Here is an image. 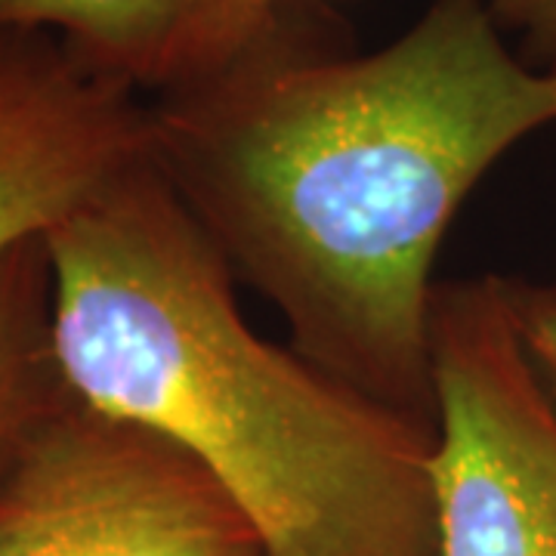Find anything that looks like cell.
Masks as SVG:
<instances>
[{"instance_id":"cell-1","label":"cell","mask_w":556,"mask_h":556,"mask_svg":"<svg viewBox=\"0 0 556 556\" xmlns=\"http://www.w3.org/2000/svg\"><path fill=\"white\" fill-rule=\"evenodd\" d=\"M149 115L167 186L291 346L437 424L439 244L479 179L556 124V68L519 60L492 0H430L378 50L288 0Z\"/></svg>"},{"instance_id":"cell-2","label":"cell","mask_w":556,"mask_h":556,"mask_svg":"<svg viewBox=\"0 0 556 556\" xmlns=\"http://www.w3.org/2000/svg\"><path fill=\"white\" fill-rule=\"evenodd\" d=\"M47 257L68 393L195 457L263 556H439L437 424L260 338L155 152L60 223Z\"/></svg>"},{"instance_id":"cell-3","label":"cell","mask_w":556,"mask_h":556,"mask_svg":"<svg viewBox=\"0 0 556 556\" xmlns=\"http://www.w3.org/2000/svg\"><path fill=\"white\" fill-rule=\"evenodd\" d=\"M439 556H556V412L504 278L433 298Z\"/></svg>"},{"instance_id":"cell-4","label":"cell","mask_w":556,"mask_h":556,"mask_svg":"<svg viewBox=\"0 0 556 556\" xmlns=\"http://www.w3.org/2000/svg\"><path fill=\"white\" fill-rule=\"evenodd\" d=\"M0 556H263L192 455L72 396L0 477Z\"/></svg>"},{"instance_id":"cell-5","label":"cell","mask_w":556,"mask_h":556,"mask_svg":"<svg viewBox=\"0 0 556 556\" xmlns=\"http://www.w3.org/2000/svg\"><path fill=\"white\" fill-rule=\"evenodd\" d=\"M149 100L47 31H0V260L152 159Z\"/></svg>"},{"instance_id":"cell-6","label":"cell","mask_w":556,"mask_h":556,"mask_svg":"<svg viewBox=\"0 0 556 556\" xmlns=\"http://www.w3.org/2000/svg\"><path fill=\"white\" fill-rule=\"evenodd\" d=\"M273 13L244 0H0V31H47L152 100L232 60Z\"/></svg>"},{"instance_id":"cell-7","label":"cell","mask_w":556,"mask_h":556,"mask_svg":"<svg viewBox=\"0 0 556 556\" xmlns=\"http://www.w3.org/2000/svg\"><path fill=\"white\" fill-rule=\"evenodd\" d=\"M68 399L53 350L47 239L28 241L0 260V477Z\"/></svg>"},{"instance_id":"cell-8","label":"cell","mask_w":556,"mask_h":556,"mask_svg":"<svg viewBox=\"0 0 556 556\" xmlns=\"http://www.w3.org/2000/svg\"><path fill=\"white\" fill-rule=\"evenodd\" d=\"M522 350L556 412V285L504 278Z\"/></svg>"},{"instance_id":"cell-9","label":"cell","mask_w":556,"mask_h":556,"mask_svg":"<svg viewBox=\"0 0 556 556\" xmlns=\"http://www.w3.org/2000/svg\"><path fill=\"white\" fill-rule=\"evenodd\" d=\"M492 13L501 31H519L529 50L556 68V0H492Z\"/></svg>"},{"instance_id":"cell-10","label":"cell","mask_w":556,"mask_h":556,"mask_svg":"<svg viewBox=\"0 0 556 556\" xmlns=\"http://www.w3.org/2000/svg\"><path fill=\"white\" fill-rule=\"evenodd\" d=\"M244 3H248V10H254V13H260V16H266V13H273L276 7L288 3V0H244Z\"/></svg>"}]
</instances>
